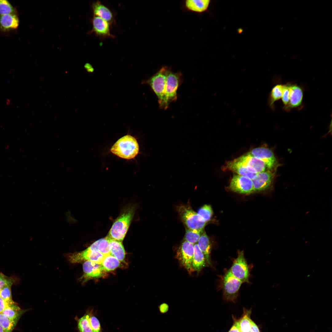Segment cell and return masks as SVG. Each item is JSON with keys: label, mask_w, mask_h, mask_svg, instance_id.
I'll return each mask as SVG.
<instances>
[{"label": "cell", "mask_w": 332, "mask_h": 332, "mask_svg": "<svg viewBox=\"0 0 332 332\" xmlns=\"http://www.w3.org/2000/svg\"><path fill=\"white\" fill-rule=\"evenodd\" d=\"M135 210V207L133 206L124 209L113 222L107 236L111 239L122 242L128 230Z\"/></svg>", "instance_id": "cell-1"}, {"label": "cell", "mask_w": 332, "mask_h": 332, "mask_svg": "<svg viewBox=\"0 0 332 332\" xmlns=\"http://www.w3.org/2000/svg\"><path fill=\"white\" fill-rule=\"evenodd\" d=\"M168 68L162 67L158 72L148 79L143 81L142 84L149 85L157 96L160 108H168L165 100V94Z\"/></svg>", "instance_id": "cell-2"}, {"label": "cell", "mask_w": 332, "mask_h": 332, "mask_svg": "<svg viewBox=\"0 0 332 332\" xmlns=\"http://www.w3.org/2000/svg\"><path fill=\"white\" fill-rule=\"evenodd\" d=\"M139 151L138 142L133 137L126 135L119 139L113 146L111 151L119 157L126 159L134 158Z\"/></svg>", "instance_id": "cell-3"}, {"label": "cell", "mask_w": 332, "mask_h": 332, "mask_svg": "<svg viewBox=\"0 0 332 332\" xmlns=\"http://www.w3.org/2000/svg\"><path fill=\"white\" fill-rule=\"evenodd\" d=\"M177 212L186 228L203 231L205 222L189 204H180L177 207Z\"/></svg>", "instance_id": "cell-4"}, {"label": "cell", "mask_w": 332, "mask_h": 332, "mask_svg": "<svg viewBox=\"0 0 332 332\" xmlns=\"http://www.w3.org/2000/svg\"><path fill=\"white\" fill-rule=\"evenodd\" d=\"M222 279L224 298L226 301L234 302L238 296L242 283L234 276L229 270L226 271Z\"/></svg>", "instance_id": "cell-5"}, {"label": "cell", "mask_w": 332, "mask_h": 332, "mask_svg": "<svg viewBox=\"0 0 332 332\" xmlns=\"http://www.w3.org/2000/svg\"><path fill=\"white\" fill-rule=\"evenodd\" d=\"M183 79L180 72L175 73L168 68L166 83L165 98L168 107L170 104L176 101L177 98V90Z\"/></svg>", "instance_id": "cell-6"}, {"label": "cell", "mask_w": 332, "mask_h": 332, "mask_svg": "<svg viewBox=\"0 0 332 332\" xmlns=\"http://www.w3.org/2000/svg\"><path fill=\"white\" fill-rule=\"evenodd\" d=\"M231 274L242 283H249L250 275L248 266L244 256L243 251H239L230 269Z\"/></svg>", "instance_id": "cell-7"}, {"label": "cell", "mask_w": 332, "mask_h": 332, "mask_svg": "<svg viewBox=\"0 0 332 332\" xmlns=\"http://www.w3.org/2000/svg\"><path fill=\"white\" fill-rule=\"evenodd\" d=\"M194 251V244L184 240L177 250L176 253V258L189 274L194 271L192 266Z\"/></svg>", "instance_id": "cell-8"}, {"label": "cell", "mask_w": 332, "mask_h": 332, "mask_svg": "<svg viewBox=\"0 0 332 332\" xmlns=\"http://www.w3.org/2000/svg\"><path fill=\"white\" fill-rule=\"evenodd\" d=\"M276 173V170H268L257 173L252 180L254 192L267 190L271 187Z\"/></svg>", "instance_id": "cell-9"}, {"label": "cell", "mask_w": 332, "mask_h": 332, "mask_svg": "<svg viewBox=\"0 0 332 332\" xmlns=\"http://www.w3.org/2000/svg\"><path fill=\"white\" fill-rule=\"evenodd\" d=\"M263 161L270 170H276L278 163L273 152L265 147L255 148L247 153Z\"/></svg>", "instance_id": "cell-10"}, {"label": "cell", "mask_w": 332, "mask_h": 332, "mask_svg": "<svg viewBox=\"0 0 332 332\" xmlns=\"http://www.w3.org/2000/svg\"><path fill=\"white\" fill-rule=\"evenodd\" d=\"M105 256L97 251L88 248L78 252L71 253L68 256L69 260L72 263H78L84 261H89L101 264Z\"/></svg>", "instance_id": "cell-11"}, {"label": "cell", "mask_w": 332, "mask_h": 332, "mask_svg": "<svg viewBox=\"0 0 332 332\" xmlns=\"http://www.w3.org/2000/svg\"><path fill=\"white\" fill-rule=\"evenodd\" d=\"M229 188L232 191L241 194H248L254 192L252 180L247 177L238 174L233 176Z\"/></svg>", "instance_id": "cell-12"}, {"label": "cell", "mask_w": 332, "mask_h": 332, "mask_svg": "<svg viewBox=\"0 0 332 332\" xmlns=\"http://www.w3.org/2000/svg\"><path fill=\"white\" fill-rule=\"evenodd\" d=\"M83 269L84 274L79 280L83 283L90 279L102 277L106 273L101 264L89 261L84 263Z\"/></svg>", "instance_id": "cell-13"}, {"label": "cell", "mask_w": 332, "mask_h": 332, "mask_svg": "<svg viewBox=\"0 0 332 332\" xmlns=\"http://www.w3.org/2000/svg\"><path fill=\"white\" fill-rule=\"evenodd\" d=\"M93 28L90 32H94L97 37L101 38L110 37L113 38L114 36L110 33L112 25L108 21L99 17L94 16L92 19Z\"/></svg>", "instance_id": "cell-14"}, {"label": "cell", "mask_w": 332, "mask_h": 332, "mask_svg": "<svg viewBox=\"0 0 332 332\" xmlns=\"http://www.w3.org/2000/svg\"><path fill=\"white\" fill-rule=\"evenodd\" d=\"M303 97L302 88L296 84L291 83L289 102L283 109L288 112L299 107L302 103Z\"/></svg>", "instance_id": "cell-15"}, {"label": "cell", "mask_w": 332, "mask_h": 332, "mask_svg": "<svg viewBox=\"0 0 332 332\" xmlns=\"http://www.w3.org/2000/svg\"><path fill=\"white\" fill-rule=\"evenodd\" d=\"M235 159L245 166L253 169L257 173L270 170L263 161L247 153Z\"/></svg>", "instance_id": "cell-16"}, {"label": "cell", "mask_w": 332, "mask_h": 332, "mask_svg": "<svg viewBox=\"0 0 332 332\" xmlns=\"http://www.w3.org/2000/svg\"><path fill=\"white\" fill-rule=\"evenodd\" d=\"M92 8L94 16L100 17L109 22L112 25L115 22L113 12L99 1L93 2Z\"/></svg>", "instance_id": "cell-17"}, {"label": "cell", "mask_w": 332, "mask_h": 332, "mask_svg": "<svg viewBox=\"0 0 332 332\" xmlns=\"http://www.w3.org/2000/svg\"><path fill=\"white\" fill-rule=\"evenodd\" d=\"M224 166V170H228L237 174L247 177L253 180L256 174L250 172L247 167L235 159L227 162Z\"/></svg>", "instance_id": "cell-18"}, {"label": "cell", "mask_w": 332, "mask_h": 332, "mask_svg": "<svg viewBox=\"0 0 332 332\" xmlns=\"http://www.w3.org/2000/svg\"><path fill=\"white\" fill-rule=\"evenodd\" d=\"M19 19L16 13L0 15V29L6 31L17 28Z\"/></svg>", "instance_id": "cell-19"}, {"label": "cell", "mask_w": 332, "mask_h": 332, "mask_svg": "<svg viewBox=\"0 0 332 332\" xmlns=\"http://www.w3.org/2000/svg\"><path fill=\"white\" fill-rule=\"evenodd\" d=\"M194 251L192 266L194 271L199 272L207 265L205 256L197 243L194 245Z\"/></svg>", "instance_id": "cell-20"}, {"label": "cell", "mask_w": 332, "mask_h": 332, "mask_svg": "<svg viewBox=\"0 0 332 332\" xmlns=\"http://www.w3.org/2000/svg\"><path fill=\"white\" fill-rule=\"evenodd\" d=\"M197 244L205 256L207 264L211 266L210 254L211 248V244L209 238L205 232H203Z\"/></svg>", "instance_id": "cell-21"}, {"label": "cell", "mask_w": 332, "mask_h": 332, "mask_svg": "<svg viewBox=\"0 0 332 332\" xmlns=\"http://www.w3.org/2000/svg\"><path fill=\"white\" fill-rule=\"evenodd\" d=\"M110 247V255L120 261L123 262L125 255V251L122 242L111 239L108 236Z\"/></svg>", "instance_id": "cell-22"}, {"label": "cell", "mask_w": 332, "mask_h": 332, "mask_svg": "<svg viewBox=\"0 0 332 332\" xmlns=\"http://www.w3.org/2000/svg\"><path fill=\"white\" fill-rule=\"evenodd\" d=\"M210 0H187L185 1L186 8L189 10L198 13H202L208 9Z\"/></svg>", "instance_id": "cell-23"}, {"label": "cell", "mask_w": 332, "mask_h": 332, "mask_svg": "<svg viewBox=\"0 0 332 332\" xmlns=\"http://www.w3.org/2000/svg\"><path fill=\"white\" fill-rule=\"evenodd\" d=\"M284 86V84H278L272 88L268 99V104L271 109H274L275 102L282 98Z\"/></svg>", "instance_id": "cell-24"}, {"label": "cell", "mask_w": 332, "mask_h": 332, "mask_svg": "<svg viewBox=\"0 0 332 332\" xmlns=\"http://www.w3.org/2000/svg\"><path fill=\"white\" fill-rule=\"evenodd\" d=\"M89 313L87 310L81 317L79 318L77 315L75 316L76 329L78 332H93L89 324Z\"/></svg>", "instance_id": "cell-25"}, {"label": "cell", "mask_w": 332, "mask_h": 332, "mask_svg": "<svg viewBox=\"0 0 332 332\" xmlns=\"http://www.w3.org/2000/svg\"><path fill=\"white\" fill-rule=\"evenodd\" d=\"M104 271L106 272L113 271L120 265V261L115 257L111 255L105 256L101 264Z\"/></svg>", "instance_id": "cell-26"}, {"label": "cell", "mask_w": 332, "mask_h": 332, "mask_svg": "<svg viewBox=\"0 0 332 332\" xmlns=\"http://www.w3.org/2000/svg\"><path fill=\"white\" fill-rule=\"evenodd\" d=\"M244 312L243 316L238 321L240 330L242 332H249L252 321L250 317L251 312L244 310Z\"/></svg>", "instance_id": "cell-27"}, {"label": "cell", "mask_w": 332, "mask_h": 332, "mask_svg": "<svg viewBox=\"0 0 332 332\" xmlns=\"http://www.w3.org/2000/svg\"><path fill=\"white\" fill-rule=\"evenodd\" d=\"M87 310L89 313V321L93 332H102L100 322L96 315V312L93 308H89Z\"/></svg>", "instance_id": "cell-28"}, {"label": "cell", "mask_w": 332, "mask_h": 332, "mask_svg": "<svg viewBox=\"0 0 332 332\" xmlns=\"http://www.w3.org/2000/svg\"><path fill=\"white\" fill-rule=\"evenodd\" d=\"M27 310L9 307L5 309L2 313L10 319L18 322L21 316Z\"/></svg>", "instance_id": "cell-29"}, {"label": "cell", "mask_w": 332, "mask_h": 332, "mask_svg": "<svg viewBox=\"0 0 332 332\" xmlns=\"http://www.w3.org/2000/svg\"><path fill=\"white\" fill-rule=\"evenodd\" d=\"M203 232L204 231H200L186 228L184 240L187 241L194 245L197 243Z\"/></svg>", "instance_id": "cell-30"}, {"label": "cell", "mask_w": 332, "mask_h": 332, "mask_svg": "<svg viewBox=\"0 0 332 332\" xmlns=\"http://www.w3.org/2000/svg\"><path fill=\"white\" fill-rule=\"evenodd\" d=\"M97 250L105 256L110 254V247L107 236L96 241Z\"/></svg>", "instance_id": "cell-31"}, {"label": "cell", "mask_w": 332, "mask_h": 332, "mask_svg": "<svg viewBox=\"0 0 332 332\" xmlns=\"http://www.w3.org/2000/svg\"><path fill=\"white\" fill-rule=\"evenodd\" d=\"M17 322L11 320L2 313H0V325L5 332H11Z\"/></svg>", "instance_id": "cell-32"}, {"label": "cell", "mask_w": 332, "mask_h": 332, "mask_svg": "<svg viewBox=\"0 0 332 332\" xmlns=\"http://www.w3.org/2000/svg\"><path fill=\"white\" fill-rule=\"evenodd\" d=\"M197 213L207 223L211 219L213 215V211L210 206L206 204L198 210Z\"/></svg>", "instance_id": "cell-33"}, {"label": "cell", "mask_w": 332, "mask_h": 332, "mask_svg": "<svg viewBox=\"0 0 332 332\" xmlns=\"http://www.w3.org/2000/svg\"><path fill=\"white\" fill-rule=\"evenodd\" d=\"M15 13L14 8L7 0H0V15Z\"/></svg>", "instance_id": "cell-34"}, {"label": "cell", "mask_w": 332, "mask_h": 332, "mask_svg": "<svg viewBox=\"0 0 332 332\" xmlns=\"http://www.w3.org/2000/svg\"><path fill=\"white\" fill-rule=\"evenodd\" d=\"M12 286L10 285L5 286L0 290V296L6 301H13L11 291Z\"/></svg>", "instance_id": "cell-35"}, {"label": "cell", "mask_w": 332, "mask_h": 332, "mask_svg": "<svg viewBox=\"0 0 332 332\" xmlns=\"http://www.w3.org/2000/svg\"><path fill=\"white\" fill-rule=\"evenodd\" d=\"M9 307L17 309H21L17 304L13 300L10 302L6 301L0 296V313H2L5 309Z\"/></svg>", "instance_id": "cell-36"}, {"label": "cell", "mask_w": 332, "mask_h": 332, "mask_svg": "<svg viewBox=\"0 0 332 332\" xmlns=\"http://www.w3.org/2000/svg\"><path fill=\"white\" fill-rule=\"evenodd\" d=\"M290 85L291 83H290L284 84V90L281 98L283 103L284 105L283 108L287 106L289 102Z\"/></svg>", "instance_id": "cell-37"}, {"label": "cell", "mask_w": 332, "mask_h": 332, "mask_svg": "<svg viewBox=\"0 0 332 332\" xmlns=\"http://www.w3.org/2000/svg\"><path fill=\"white\" fill-rule=\"evenodd\" d=\"M14 282L15 280L13 278L7 276L0 272V290L5 286L12 285Z\"/></svg>", "instance_id": "cell-38"}, {"label": "cell", "mask_w": 332, "mask_h": 332, "mask_svg": "<svg viewBox=\"0 0 332 332\" xmlns=\"http://www.w3.org/2000/svg\"><path fill=\"white\" fill-rule=\"evenodd\" d=\"M158 308L161 314H164L168 312L169 307L168 304L163 303L159 306Z\"/></svg>", "instance_id": "cell-39"}, {"label": "cell", "mask_w": 332, "mask_h": 332, "mask_svg": "<svg viewBox=\"0 0 332 332\" xmlns=\"http://www.w3.org/2000/svg\"><path fill=\"white\" fill-rule=\"evenodd\" d=\"M239 323L238 321L235 322L232 326L228 332H240Z\"/></svg>", "instance_id": "cell-40"}, {"label": "cell", "mask_w": 332, "mask_h": 332, "mask_svg": "<svg viewBox=\"0 0 332 332\" xmlns=\"http://www.w3.org/2000/svg\"><path fill=\"white\" fill-rule=\"evenodd\" d=\"M250 332H260L258 326L252 321L251 322V326Z\"/></svg>", "instance_id": "cell-41"}, {"label": "cell", "mask_w": 332, "mask_h": 332, "mask_svg": "<svg viewBox=\"0 0 332 332\" xmlns=\"http://www.w3.org/2000/svg\"><path fill=\"white\" fill-rule=\"evenodd\" d=\"M10 101L9 99H7L6 100V104L7 105H9L10 104Z\"/></svg>", "instance_id": "cell-42"}, {"label": "cell", "mask_w": 332, "mask_h": 332, "mask_svg": "<svg viewBox=\"0 0 332 332\" xmlns=\"http://www.w3.org/2000/svg\"><path fill=\"white\" fill-rule=\"evenodd\" d=\"M0 332H5L2 327L0 325Z\"/></svg>", "instance_id": "cell-43"}, {"label": "cell", "mask_w": 332, "mask_h": 332, "mask_svg": "<svg viewBox=\"0 0 332 332\" xmlns=\"http://www.w3.org/2000/svg\"></svg>", "instance_id": "cell-44"}, {"label": "cell", "mask_w": 332, "mask_h": 332, "mask_svg": "<svg viewBox=\"0 0 332 332\" xmlns=\"http://www.w3.org/2000/svg\"></svg>", "instance_id": "cell-45"}]
</instances>
